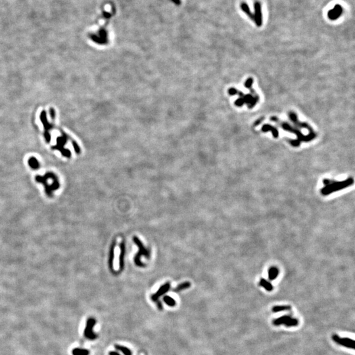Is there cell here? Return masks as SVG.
<instances>
[{
	"mask_svg": "<svg viewBox=\"0 0 355 355\" xmlns=\"http://www.w3.org/2000/svg\"><path fill=\"white\" fill-rule=\"evenodd\" d=\"M323 183L324 184V187L321 190V194L323 195H328L334 192L341 190L343 189L353 185L354 180L352 178H350L346 180L338 182V181L325 179L323 180Z\"/></svg>",
	"mask_w": 355,
	"mask_h": 355,
	"instance_id": "6da1fadb",
	"label": "cell"
},
{
	"mask_svg": "<svg viewBox=\"0 0 355 355\" xmlns=\"http://www.w3.org/2000/svg\"><path fill=\"white\" fill-rule=\"evenodd\" d=\"M36 180L37 182L41 183L44 185L45 188V192H46V195L49 197H53V194L54 191L58 190L60 187V184L59 182V180L57 177L54 174H53L51 176V178L50 180L52 181L51 183L48 182V175L47 173L44 176H36Z\"/></svg>",
	"mask_w": 355,
	"mask_h": 355,
	"instance_id": "7a4b0ae2",
	"label": "cell"
},
{
	"mask_svg": "<svg viewBox=\"0 0 355 355\" xmlns=\"http://www.w3.org/2000/svg\"><path fill=\"white\" fill-rule=\"evenodd\" d=\"M270 120H272V121H273V122L276 123L277 124H278V125L281 128H282L284 130L291 132V133H293V134H295L297 135V138H298L297 140H299L300 142H310V141L312 140V139H314L316 138L315 136H314V135H312L311 134H309L308 135H304L303 134L301 133V132L299 129H298V128L292 126L289 123L281 121V120H279L278 119V118H277V117H275V116L271 117Z\"/></svg>",
	"mask_w": 355,
	"mask_h": 355,
	"instance_id": "3957f363",
	"label": "cell"
},
{
	"mask_svg": "<svg viewBox=\"0 0 355 355\" xmlns=\"http://www.w3.org/2000/svg\"><path fill=\"white\" fill-rule=\"evenodd\" d=\"M133 241L135 243L138 247V252L135 256L134 259V261L135 265L138 267H145V264L142 262L141 257L142 256H145L147 259L150 258V251L145 247L144 245L142 243L141 240L139 239L138 237L134 236L133 237Z\"/></svg>",
	"mask_w": 355,
	"mask_h": 355,
	"instance_id": "277c9868",
	"label": "cell"
},
{
	"mask_svg": "<svg viewBox=\"0 0 355 355\" xmlns=\"http://www.w3.org/2000/svg\"><path fill=\"white\" fill-rule=\"evenodd\" d=\"M228 93L230 95H238L241 98L244 100L245 103H248V107L249 109H252L255 105L256 104L259 99H256L251 94H248V95H245L242 92L238 91V90L235 88H230L228 90Z\"/></svg>",
	"mask_w": 355,
	"mask_h": 355,
	"instance_id": "5b68a950",
	"label": "cell"
},
{
	"mask_svg": "<svg viewBox=\"0 0 355 355\" xmlns=\"http://www.w3.org/2000/svg\"><path fill=\"white\" fill-rule=\"evenodd\" d=\"M96 324V320L93 318H89L86 322V327L84 330V336L89 340H95L97 335L93 331V327Z\"/></svg>",
	"mask_w": 355,
	"mask_h": 355,
	"instance_id": "8992f818",
	"label": "cell"
},
{
	"mask_svg": "<svg viewBox=\"0 0 355 355\" xmlns=\"http://www.w3.org/2000/svg\"><path fill=\"white\" fill-rule=\"evenodd\" d=\"M288 116L289 117V119L291 120V122H293L294 123L295 125L297 126V127H299V128H306V129H307L309 131V134L314 135V136L316 137V134L315 133L314 131L313 130L312 127L310 125H308L307 123L301 122V121H299V119H298V118H297V115L294 112H292V111L289 112L288 113Z\"/></svg>",
	"mask_w": 355,
	"mask_h": 355,
	"instance_id": "52a82bcc",
	"label": "cell"
},
{
	"mask_svg": "<svg viewBox=\"0 0 355 355\" xmlns=\"http://www.w3.org/2000/svg\"><path fill=\"white\" fill-rule=\"evenodd\" d=\"M332 339L336 343H337L339 345L344 346L347 347V348H350L352 349H354V341L353 339L349 338H341L336 334L333 335Z\"/></svg>",
	"mask_w": 355,
	"mask_h": 355,
	"instance_id": "ba28073f",
	"label": "cell"
},
{
	"mask_svg": "<svg viewBox=\"0 0 355 355\" xmlns=\"http://www.w3.org/2000/svg\"><path fill=\"white\" fill-rule=\"evenodd\" d=\"M171 283L170 282L165 283L164 284H163L160 287V288L158 289L156 293L152 295L151 297V300L153 302L157 303V302H158V299H159L161 296L163 295H164L166 293H167L170 290V289H171Z\"/></svg>",
	"mask_w": 355,
	"mask_h": 355,
	"instance_id": "9c48e42d",
	"label": "cell"
},
{
	"mask_svg": "<svg viewBox=\"0 0 355 355\" xmlns=\"http://www.w3.org/2000/svg\"><path fill=\"white\" fill-rule=\"evenodd\" d=\"M255 8V22L258 27H260L262 24V13L261 9V4L260 2H256L254 4Z\"/></svg>",
	"mask_w": 355,
	"mask_h": 355,
	"instance_id": "30bf717a",
	"label": "cell"
},
{
	"mask_svg": "<svg viewBox=\"0 0 355 355\" xmlns=\"http://www.w3.org/2000/svg\"><path fill=\"white\" fill-rule=\"evenodd\" d=\"M116 240H113L111 245L110 250L109 252V259H108V265L109 268L112 272H115L114 266H113V263H114V259H115V249L116 247Z\"/></svg>",
	"mask_w": 355,
	"mask_h": 355,
	"instance_id": "8fae6325",
	"label": "cell"
},
{
	"mask_svg": "<svg viewBox=\"0 0 355 355\" xmlns=\"http://www.w3.org/2000/svg\"><path fill=\"white\" fill-rule=\"evenodd\" d=\"M343 9L341 5H336L333 9L330 10L328 12V17L331 20H336L338 17L341 16L342 13Z\"/></svg>",
	"mask_w": 355,
	"mask_h": 355,
	"instance_id": "7c38bea8",
	"label": "cell"
},
{
	"mask_svg": "<svg viewBox=\"0 0 355 355\" xmlns=\"http://www.w3.org/2000/svg\"><path fill=\"white\" fill-rule=\"evenodd\" d=\"M120 252L119 256V269L121 272L124 268V257H125V252H126V245L125 241H122V242L120 245Z\"/></svg>",
	"mask_w": 355,
	"mask_h": 355,
	"instance_id": "4fadbf2b",
	"label": "cell"
},
{
	"mask_svg": "<svg viewBox=\"0 0 355 355\" xmlns=\"http://www.w3.org/2000/svg\"><path fill=\"white\" fill-rule=\"evenodd\" d=\"M262 130L264 132L271 131L272 132L273 136L275 138H277L278 137V130H277V128H275V127L270 125V124H264V125L262 128Z\"/></svg>",
	"mask_w": 355,
	"mask_h": 355,
	"instance_id": "5bb4252c",
	"label": "cell"
},
{
	"mask_svg": "<svg viewBox=\"0 0 355 355\" xmlns=\"http://www.w3.org/2000/svg\"><path fill=\"white\" fill-rule=\"evenodd\" d=\"M241 8L242 9V11L245 13L247 14V15L251 18L252 21H255V16H254V13H252L250 9H249V7L248 6V5L246 3H242L241 4Z\"/></svg>",
	"mask_w": 355,
	"mask_h": 355,
	"instance_id": "9a60e30c",
	"label": "cell"
},
{
	"mask_svg": "<svg viewBox=\"0 0 355 355\" xmlns=\"http://www.w3.org/2000/svg\"><path fill=\"white\" fill-rule=\"evenodd\" d=\"M191 284L190 282H185L182 283V284H179L178 286H176L174 289H172V291L175 293H179L181 291L189 289L191 287Z\"/></svg>",
	"mask_w": 355,
	"mask_h": 355,
	"instance_id": "2e32d148",
	"label": "cell"
},
{
	"mask_svg": "<svg viewBox=\"0 0 355 355\" xmlns=\"http://www.w3.org/2000/svg\"><path fill=\"white\" fill-rule=\"evenodd\" d=\"M291 317L288 316V315H285V316H283L279 317V318H277V319H275L273 321V324L274 326H279V325L281 324H284L287 321L289 320Z\"/></svg>",
	"mask_w": 355,
	"mask_h": 355,
	"instance_id": "e0dca14e",
	"label": "cell"
},
{
	"mask_svg": "<svg viewBox=\"0 0 355 355\" xmlns=\"http://www.w3.org/2000/svg\"><path fill=\"white\" fill-rule=\"evenodd\" d=\"M279 270L275 267H272L269 270V278L270 281H273L278 277Z\"/></svg>",
	"mask_w": 355,
	"mask_h": 355,
	"instance_id": "ac0fdd59",
	"label": "cell"
},
{
	"mask_svg": "<svg viewBox=\"0 0 355 355\" xmlns=\"http://www.w3.org/2000/svg\"><path fill=\"white\" fill-rule=\"evenodd\" d=\"M259 285H261L262 287L268 291H272L273 289V285H272L271 283H270L269 282H268L266 279H264L263 278H261L259 282Z\"/></svg>",
	"mask_w": 355,
	"mask_h": 355,
	"instance_id": "d6986e66",
	"label": "cell"
},
{
	"mask_svg": "<svg viewBox=\"0 0 355 355\" xmlns=\"http://www.w3.org/2000/svg\"><path fill=\"white\" fill-rule=\"evenodd\" d=\"M73 355H89L90 351L86 349L75 348L73 350Z\"/></svg>",
	"mask_w": 355,
	"mask_h": 355,
	"instance_id": "ffe728a7",
	"label": "cell"
},
{
	"mask_svg": "<svg viewBox=\"0 0 355 355\" xmlns=\"http://www.w3.org/2000/svg\"><path fill=\"white\" fill-rule=\"evenodd\" d=\"M115 349L116 350H119L120 351H121V352L124 354V355H132V351L127 348L126 347H124L122 345H115Z\"/></svg>",
	"mask_w": 355,
	"mask_h": 355,
	"instance_id": "44dd1931",
	"label": "cell"
},
{
	"mask_svg": "<svg viewBox=\"0 0 355 355\" xmlns=\"http://www.w3.org/2000/svg\"><path fill=\"white\" fill-rule=\"evenodd\" d=\"M163 301L165 303V304H167L169 307H173L176 306V303L175 300L173 299V298L171 297L168 295H165L163 297Z\"/></svg>",
	"mask_w": 355,
	"mask_h": 355,
	"instance_id": "7402d4cb",
	"label": "cell"
},
{
	"mask_svg": "<svg viewBox=\"0 0 355 355\" xmlns=\"http://www.w3.org/2000/svg\"><path fill=\"white\" fill-rule=\"evenodd\" d=\"M291 309L290 306L287 305H282V306H275L272 308V312H278L284 311H289Z\"/></svg>",
	"mask_w": 355,
	"mask_h": 355,
	"instance_id": "603a6c76",
	"label": "cell"
},
{
	"mask_svg": "<svg viewBox=\"0 0 355 355\" xmlns=\"http://www.w3.org/2000/svg\"><path fill=\"white\" fill-rule=\"evenodd\" d=\"M298 324H299V320H298L297 318H291L289 320L287 321V322L284 324L285 326L287 327L297 326Z\"/></svg>",
	"mask_w": 355,
	"mask_h": 355,
	"instance_id": "cb8c5ba5",
	"label": "cell"
},
{
	"mask_svg": "<svg viewBox=\"0 0 355 355\" xmlns=\"http://www.w3.org/2000/svg\"><path fill=\"white\" fill-rule=\"evenodd\" d=\"M28 164L33 169H37L40 167V164L38 161H37L35 158H30L28 161Z\"/></svg>",
	"mask_w": 355,
	"mask_h": 355,
	"instance_id": "d4e9b609",
	"label": "cell"
},
{
	"mask_svg": "<svg viewBox=\"0 0 355 355\" xmlns=\"http://www.w3.org/2000/svg\"><path fill=\"white\" fill-rule=\"evenodd\" d=\"M289 142L290 143V144L293 147H299L300 145V143H301V142L299 140H297V139H296V140H292V139H290V140H289Z\"/></svg>",
	"mask_w": 355,
	"mask_h": 355,
	"instance_id": "484cf974",
	"label": "cell"
},
{
	"mask_svg": "<svg viewBox=\"0 0 355 355\" xmlns=\"http://www.w3.org/2000/svg\"><path fill=\"white\" fill-rule=\"evenodd\" d=\"M109 355H120V354H119L117 352H115V351H111V352L109 353Z\"/></svg>",
	"mask_w": 355,
	"mask_h": 355,
	"instance_id": "4316f807",
	"label": "cell"
},
{
	"mask_svg": "<svg viewBox=\"0 0 355 355\" xmlns=\"http://www.w3.org/2000/svg\"><path fill=\"white\" fill-rule=\"evenodd\" d=\"M262 120H263V119H259V120H257V121H256V122H255V126H257V125H259V124H260V122H262Z\"/></svg>",
	"mask_w": 355,
	"mask_h": 355,
	"instance_id": "83f0119b",
	"label": "cell"
}]
</instances>
